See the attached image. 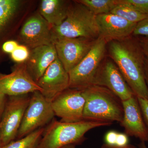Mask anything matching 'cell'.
<instances>
[{
    "instance_id": "6",
    "label": "cell",
    "mask_w": 148,
    "mask_h": 148,
    "mask_svg": "<svg viewBox=\"0 0 148 148\" xmlns=\"http://www.w3.org/2000/svg\"><path fill=\"white\" fill-rule=\"evenodd\" d=\"M51 102L48 101L40 91L31 95L16 138H24L39 128L45 127L55 116Z\"/></svg>"
},
{
    "instance_id": "22",
    "label": "cell",
    "mask_w": 148,
    "mask_h": 148,
    "mask_svg": "<svg viewBox=\"0 0 148 148\" xmlns=\"http://www.w3.org/2000/svg\"><path fill=\"white\" fill-rule=\"evenodd\" d=\"M30 52L27 46L18 45L11 53L12 60L17 63H21L27 61L30 56Z\"/></svg>"
},
{
    "instance_id": "28",
    "label": "cell",
    "mask_w": 148,
    "mask_h": 148,
    "mask_svg": "<svg viewBox=\"0 0 148 148\" xmlns=\"http://www.w3.org/2000/svg\"><path fill=\"white\" fill-rule=\"evenodd\" d=\"M18 45V44L15 41H8L3 44V50L5 53H10L11 54L16 49Z\"/></svg>"
},
{
    "instance_id": "34",
    "label": "cell",
    "mask_w": 148,
    "mask_h": 148,
    "mask_svg": "<svg viewBox=\"0 0 148 148\" xmlns=\"http://www.w3.org/2000/svg\"><path fill=\"white\" fill-rule=\"evenodd\" d=\"M76 146L74 145H69L65 146L62 148H76Z\"/></svg>"
},
{
    "instance_id": "30",
    "label": "cell",
    "mask_w": 148,
    "mask_h": 148,
    "mask_svg": "<svg viewBox=\"0 0 148 148\" xmlns=\"http://www.w3.org/2000/svg\"><path fill=\"white\" fill-rule=\"evenodd\" d=\"M6 101V96L0 93V120L5 107Z\"/></svg>"
},
{
    "instance_id": "13",
    "label": "cell",
    "mask_w": 148,
    "mask_h": 148,
    "mask_svg": "<svg viewBox=\"0 0 148 148\" xmlns=\"http://www.w3.org/2000/svg\"><path fill=\"white\" fill-rule=\"evenodd\" d=\"M20 36L22 41L32 49L53 44L52 27L40 14L27 20L21 29Z\"/></svg>"
},
{
    "instance_id": "12",
    "label": "cell",
    "mask_w": 148,
    "mask_h": 148,
    "mask_svg": "<svg viewBox=\"0 0 148 148\" xmlns=\"http://www.w3.org/2000/svg\"><path fill=\"white\" fill-rule=\"evenodd\" d=\"M37 84L41 89V93L51 102L69 88V73L58 58L47 68Z\"/></svg>"
},
{
    "instance_id": "15",
    "label": "cell",
    "mask_w": 148,
    "mask_h": 148,
    "mask_svg": "<svg viewBox=\"0 0 148 148\" xmlns=\"http://www.w3.org/2000/svg\"><path fill=\"white\" fill-rule=\"evenodd\" d=\"M99 37L107 42L132 36L137 23H132L112 13L96 16Z\"/></svg>"
},
{
    "instance_id": "18",
    "label": "cell",
    "mask_w": 148,
    "mask_h": 148,
    "mask_svg": "<svg viewBox=\"0 0 148 148\" xmlns=\"http://www.w3.org/2000/svg\"><path fill=\"white\" fill-rule=\"evenodd\" d=\"M45 127L39 128L27 136L12 141L2 148H37L42 137Z\"/></svg>"
},
{
    "instance_id": "24",
    "label": "cell",
    "mask_w": 148,
    "mask_h": 148,
    "mask_svg": "<svg viewBox=\"0 0 148 148\" xmlns=\"http://www.w3.org/2000/svg\"><path fill=\"white\" fill-rule=\"evenodd\" d=\"M132 36L148 38V16L137 23Z\"/></svg>"
},
{
    "instance_id": "16",
    "label": "cell",
    "mask_w": 148,
    "mask_h": 148,
    "mask_svg": "<svg viewBox=\"0 0 148 148\" xmlns=\"http://www.w3.org/2000/svg\"><path fill=\"white\" fill-rule=\"evenodd\" d=\"M58 58L53 44L38 47L32 49L26 65L28 71L38 82L47 68Z\"/></svg>"
},
{
    "instance_id": "1",
    "label": "cell",
    "mask_w": 148,
    "mask_h": 148,
    "mask_svg": "<svg viewBox=\"0 0 148 148\" xmlns=\"http://www.w3.org/2000/svg\"><path fill=\"white\" fill-rule=\"evenodd\" d=\"M107 53L119 69L134 95L148 100L145 79L146 56L138 37L131 36L107 43Z\"/></svg>"
},
{
    "instance_id": "25",
    "label": "cell",
    "mask_w": 148,
    "mask_h": 148,
    "mask_svg": "<svg viewBox=\"0 0 148 148\" xmlns=\"http://www.w3.org/2000/svg\"><path fill=\"white\" fill-rule=\"evenodd\" d=\"M138 99L143 119L148 132V100L140 98H138Z\"/></svg>"
},
{
    "instance_id": "27",
    "label": "cell",
    "mask_w": 148,
    "mask_h": 148,
    "mask_svg": "<svg viewBox=\"0 0 148 148\" xmlns=\"http://www.w3.org/2000/svg\"><path fill=\"white\" fill-rule=\"evenodd\" d=\"M128 136L125 133L118 132L115 146L117 147H124L129 144Z\"/></svg>"
},
{
    "instance_id": "31",
    "label": "cell",
    "mask_w": 148,
    "mask_h": 148,
    "mask_svg": "<svg viewBox=\"0 0 148 148\" xmlns=\"http://www.w3.org/2000/svg\"><path fill=\"white\" fill-rule=\"evenodd\" d=\"M101 148H138L136 146L131 145V144H128L127 145L124 146V147H117V146H110L109 145L104 143L102 145Z\"/></svg>"
},
{
    "instance_id": "32",
    "label": "cell",
    "mask_w": 148,
    "mask_h": 148,
    "mask_svg": "<svg viewBox=\"0 0 148 148\" xmlns=\"http://www.w3.org/2000/svg\"><path fill=\"white\" fill-rule=\"evenodd\" d=\"M145 79L148 88V57H146L145 68Z\"/></svg>"
},
{
    "instance_id": "7",
    "label": "cell",
    "mask_w": 148,
    "mask_h": 148,
    "mask_svg": "<svg viewBox=\"0 0 148 148\" xmlns=\"http://www.w3.org/2000/svg\"><path fill=\"white\" fill-rule=\"evenodd\" d=\"M31 95L25 94L9 96L0 120V130L3 146L17 137L25 111L30 102Z\"/></svg>"
},
{
    "instance_id": "9",
    "label": "cell",
    "mask_w": 148,
    "mask_h": 148,
    "mask_svg": "<svg viewBox=\"0 0 148 148\" xmlns=\"http://www.w3.org/2000/svg\"><path fill=\"white\" fill-rule=\"evenodd\" d=\"M85 100L81 90L68 88L51 102L55 116L60 121L74 123L84 120L83 112Z\"/></svg>"
},
{
    "instance_id": "21",
    "label": "cell",
    "mask_w": 148,
    "mask_h": 148,
    "mask_svg": "<svg viewBox=\"0 0 148 148\" xmlns=\"http://www.w3.org/2000/svg\"><path fill=\"white\" fill-rule=\"evenodd\" d=\"M19 3L16 0H0V29L14 14Z\"/></svg>"
},
{
    "instance_id": "14",
    "label": "cell",
    "mask_w": 148,
    "mask_h": 148,
    "mask_svg": "<svg viewBox=\"0 0 148 148\" xmlns=\"http://www.w3.org/2000/svg\"><path fill=\"white\" fill-rule=\"evenodd\" d=\"M123 116L120 123L127 136L138 138L141 142H148V132L143 119L138 98L135 95L123 101Z\"/></svg>"
},
{
    "instance_id": "26",
    "label": "cell",
    "mask_w": 148,
    "mask_h": 148,
    "mask_svg": "<svg viewBox=\"0 0 148 148\" xmlns=\"http://www.w3.org/2000/svg\"><path fill=\"white\" fill-rule=\"evenodd\" d=\"M118 132L114 130H110L107 132L104 138L105 144L110 146H115Z\"/></svg>"
},
{
    "instance_id": "35",
    "label": "cell",
    "mask_w": 148,
    "mask_h": 148,
    "mask_svg": "<svg viewBox=\"0 0 148 148\" xmlns=\"http://www.w3.org/2000/svg\"><path fill=\"white\" fill-rule=\"evenodd\" d=\"M2 141L1 134V130H0V148H2Z\"/></svg>"
},
{
    "instance_id": "8",
    "label": "cell",
    "mask_w": 148,
    "mask_h": 148,
    "mask_svg": "<svg viewBox=\"0 0 148 148\" xmlns=\"http://www.w3.org/2000/svg\"><path fill=\"white\" fill-rule=\"evenodd\" d=\"M96 39L79 38L53 40L58 58L69 73L89 52Z\"/></svg>"
},
{
    "instance_id": "2",
    "label": "cell",
    "mask_w": 148,
    "mask_h": 148,
    "mask_svg": "<svg viewBox=\"0 0 148 148\" xmlns=\"http://www.w3.org/2000/svg\"><path fill=\"white\" fill-rule=\"evenodd\" d=\"M85 100L83 118L85 120L120 123L123 116V101L103 86L92 85L81 90Z\"/></svg>"
},
{
    "instance_id": "4",
    "label": "cell",
    "mask_w": 148,
    "mask_h": 148,
    "mask_svg": "<svg viewBox=\"0 0 148 148\" xmlns=\"http://www.w3.org/2000/svg\"><path fill=\"white\" fill-rule=\"evenodd\" d=\"M53 40L84 38L97 39L99 37L96 16L85 6L76 1L70 4L67 17L58 27H52Z\"/></svg>"
},
{
    "instance_id": "29",
    "label": "cell",
    "mask_w": 148,
    "mask_h": 148,
    "mask_svg": "<svg viewBox=\"0 0 148 148\" xmlns=\"http://www.w3.org/2000/svg\"><path fill=\"white\" fill-rule=\"evenodd\" d=\"M138 38L146 57H148V38Z\"/></svg>"
},
{
    "instance_id": "11",
    "label": "cell",
    "mask_w": 148,
    "mask_h": 148,
    "mask_svg": "<svg viewBox=\"0 0 148 148\" xmlns=\"http://www.w3.org/2000/svg\"><path fill=\"white\" fill-rule=\"evenodd\" d=\"M94 85L108 88L123 101H126L135 95L118 67L109 57H106L103 61Z\"/></svg>"
},
{
    "instance_id": "19",
    "label": "cell",
    "mask_w": 148,
    "mask_h": 148,
    "mask_svg": "<svg viewBox=\"0 0 148 148\" xmlns=\"http://www.w3.org/2000/svg\"><path fill=\"white\" fill-rule=\"evenodd\" d=\"M77 1L85 6L96 16L110 13L117 5L116 0H79Z\"/></svg>"
},
{
    "instance_id": "5",
    "label": "cell",
    "mask_w": 148,
    "mask_h": 148,
    "mask_svg": "<svg viewBox=\"0 0 148 148\" xmlns=\"http://www.w3.org/2000/svg\"><path fill=\"white\" fill-rule=\"evenodd\" d=\"M107 42L99 37L89 52L69 73V88L81 90L94 85L95 79L107 53Z\"/></svg>"
},
{
    "instance_id": "3",
    "label": "cell",
    "mask_w": 148,
    "mask_h": 148,
    "mask_svg": "<svg viewBox=\"0 0 148 148\" xmlns=\"http://www.w3.org/2000/svg\"><path fill=\"white\" fill-rule=\"evenodd\" d=\"M112 123L83 120L65 123L53 119L46 127L37 148H62L69 145H81L86 140V133L90 130L109 126Z\"/></svg>"
},
{
    "instance_id": "10",
    "label": "cell",
    "mask_w": 148,
    "mask_h": 148,
    "mask_svg": "<svg viewBox=\"0 0 148 148\" xmlns=\"http://www.w3.org/2000/svg\"><path fill=\"white\" fill-rule=\"evenodd\" d=\"M41 89L32 78L26 65L16 66L11 73H0V93L9 96L29 94Z\"/></svg>"
},
{
    "instance_id": "23",
    "label": "cell",
    "mask_w": 148,
    "mask_h": 148,
    "mask_svg": "<svg viewBox=\"0 0 148 148\" xmlns=\"http://www.w3.org/2000/svg\"><path fill=\"white\" fill-rule=\"evenodd\" d=\"M116 2L128 5L141 13L148 15V0H116Z\"/></svg>"
},
{
    "instance_id": "33",
    "label": "cell",
    "mask_w": 148,
    "mask_h": 148,
    "mask_svg": "<svg viewBox=\"0 0 148 148\" xmlns=\"http://www.w3.org/2000/svg\"><path fill=\"white\" fill-rule=\"evenodd\" d=\"M138 146L139 148H148L146 146L145 143H144V142H141L138 145Z\"/></svg>"
},
{
    "instance_id": "17",
    "label": "cell",
    "mask_w": 148,
    "mask_h": 148,
    "mask_svg": "<svg viewBox=\"0 0 148 148\" xmlns=\"http://www.w3.org/2000/svg\"><path fill=\"white\" fill-rule=\"evenodd\" d=\"M70 3L62 0H42L40 14L52 27H58L66 19Z\"/></svg>"
},
{
    "instance_id": "20",
    "label": "cell",
    "mask_w": 148,
    "mask_h": 148,
    "mask_svg": "<svg viewBox=\"0 0 148 148\" xmlns=\"http://www.w3.org/2000/svg\"><path fill=\"white\" fill-rule=\"evenodd\" d=\"M110 13L120 16L130 22L135 23H138L148 16V15L136 10L131 6L124 3H117Z\"/></svg>"
}]
</instances>
